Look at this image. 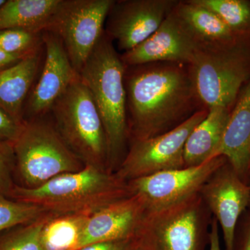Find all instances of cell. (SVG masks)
Wrapping results in <instances>:
<instances>
[{
	"instance_id": "obj_1",
	"label": "cell",
	"mask_w": 250,
	"mask_h": 250,
	"mask_svg": "<svg viewBox=\"0 0 250 250\" xmlns=\"http://www.w3.org/2000/svg\"><path fill=\"white\" fill-rule=\"evenodd\" d=\"M124 82L131 142L168 132L197 112L208 109L187 64L155 62L126 66Z\"/></svg>"
},
{
	"instance_id": "obj_2",
	"label": "cell",
	"mask_w": 250,
	"mask_h": 250,
	"mask_svg": "<svg viewBox=\"0 0 250 250\" xmlns=\"http://www.w3.org/2000/svg\"><path fill=\"white\" fill-rule=\"evenodd\" d=\"M129 195L127 182L115 172L85 166L78 172L62 174L34 188L16 184L10 199L38 206L54 214L91 215Z\"/></svg>"
},
{
	"instance_id": "obj_3",
	"label": "cell",
	"mask_w": 250,
	"mask_h": 250,
	"mask_svg": "<svg viewBox=\"0 0 250 250\" xmlns=\"http://www.w3.org/2000/svg\"><path fill=\"white\" fill-rule=\"evenodd\" d=\"M125 69L121 54L104 31L79 72L103 121L107 140L110 167L121 161L122 155L124 158L125 146L129 139Z\"/></svg>"
},
{
	"instance_id": "obj_4",
	"label": "cell",
	"mask_w": 250,
	"mask_h": 250,
	"mask_svg": "<svg viewBox=\"0 0 250 250\" xmlns=\"http://www.w3.org/2000/svg\"><path fill=\"white\" fill-rule=\"evenodd\" d=\"M189 66L206 107L232 109L240 90L250 80V36L201 42Z\"/></svg>"
},
{
	"instance_id": "obj_5",
	"label": "cell",
	"mask_w": 250,
	"mask_h": 250,
	"mask_svg": "<svg viewBox=\"0 0 250 250\" xmlns=\"http://www.w3.org/2000/svg\"><path fill=\"white\" fill-rule=\"evenodd\" d=\"M54 127L85 166L108 170L109 156L101 117L80 75L51 108Z\"/></svg>"
},
{
	"instance_id": "obj_6",
	"label": "cell",
	"mask_w": 250,
	"mask_h": 250,
	"mask_svg": "<svg viewBox=\"0 0 250 250\" xmlns=\"http://www.w3.org/2000/svg\"><path fill=\"white\" fill-rule=\"evenodd\" d=\"M14 149L22 187L29 188L41 187L62 174L78 172L85 166L54 125L39 118L24 122Z\"/></svg>"
},
{
	"instance_id": "obj_7",
	"label": "cell",
	"mask_w": 250,
	"mask_h": 250,
	"mask_svg": "<svg viewBox=\"0 0 250 250\" xmlns=\"http://www.w3.org/2000/svg\"><path fill=\"white\" fill-rule=\"evenodd\" d=\"M213 215L200 192L149 212L141 236L148 250H205Z\"/></svg>"
},
{
	"instance_id": "obj_8",
	"label": "cell",
	"mask_w": 250,
	"mask_h": 250,
	"mask_svg": "<svg viewBox=\"0 0 250 250\" xmlns=\"http://www.w3.org/2000/svg\"><path fill=\"white\" fill-rule=\"evenodd\" d=\"M114 0H61L47 30L62 41L77 72L84 65L105 31Z\"/></svg>"
},
{
	"instance_id": "obj_9",
	"label": "cell",
	"mask_w": 250,
	"mask_h": 250,
	"mask_svg": "<svg viewBox=\"0 0 250 250\" xmlns=\"http://www.w3.org/2000/svg\"><path fill=\"white\" fill-rule=\"evenodd\" d=\"M208 110L197 112L168 132L150 139L131 141L115 172L117 177L128 182L163 171L185 167L184 147L188 138L205 119Z\"/></svg>"
},
{
	"instance_id": "obj_10",
	"label": "cell",
	"mask_w": 250,
	"mask_h": 250,
	"mask_svg": "<svg viewBox=\"0 0 250 250\" xmlns=\"http://www.w3.org/2000/svg\"><path fill=\"white\" fill-rule=\"evenodd\" d=\"M226 158L218 155L203 164L177 170L163 171L127 182L131 195H137L152 212L182 201L200 191Z\"/></svg>"
},
{
	"instance_id": "obj_11",
	"label": "cell",
	"mask_w": 250,
	"mask_h": 250,
	"mask_svg": "<svg viewBox=\"0 0 250 250\" xmlns=\"http://www.w3.org/2000/svg\"><path fill=\"white\" fill-rule=\"evenodd\" d=\"M179 1L114 0L106 18L105 32L124 53L152 35Z\"/></svg>"
},
{
	"instance_id": "obj_12",
	"label": "cell",
	"mask_w": 250,
	"mask_h": 250,
	"mask_svg": "<svg viewBox=\"0 0 250 250\" xmlns=\"http://www.w3.org/2000/svg\"><path fill=\"white\" fill-rule=\"evenodd\" d=\"M200 194L223 235L225 250H235L237 226L250 203V189L227 161L204 184Z\"/></svg>"
},
{
	"instance_id": "obj_13",
	"label": "cell",
	"mask_w": 250,
	"mask_h": 250,
	"mask_svg": "<svg viewBox=\"0 0 250 250\" xmlns=\"http://www.w3.org/2000/svg\"><path fill=\"white\" fill-rule=\"evenodd\" d=\"M200 43L174 7L152 35L134 48L121 54V59L126 66L155 62L189 65Z\"/></svg>"
},
{
	"instance_id": "obj_14",
	"label": "cell",
	"mask_w": 250,
	"mask_h": 250,
	"mask_svg": "<svg viewBox=\"0 0 250 250\" xmlns=\"http://www.w3.org/2000/svg\"><path fill=\"white\" fill-rule=\"evenodd\" d=\"M148 213L137 195L112 202L90 215L78 250L95 243L139 237Z\"/></svg>"
},
{
	"instance_id": "obj_15",
	"label": "cell",
	"mask_w": 250,
	"mask_h": 250,
	"mask_svg": "<svg viewBox=\"0 0 250 250\" xmlns=\"http://www.w3.org/2000/svg\"><path fill=\"white\" fill-rule=\"evenodd\" d=\"M42 38L45 48V62L28 105L31 116L37 118L50 111L59 97L79 77L58 36L45 31Z\"/></svg>"
},
{
	"instance_id": "obj_16",
	"label": "cell",
	"mask_w": 250,
	"mask_h": 250,
	"mask_svg": "<svg viewBox=\"0 0 250 250\" xmlns=\"http://www.w3.org/2000/svg\"><path fill=\"white\" fill-rule=\"evenodd\" d=\"M218 155L246 180L250 170V80L237 96Z\"/></svg>"
},
{
	"instance_id": "obj_17",
	"label": "cell",
	"mask_w": 250,
	"mask_h": 250,
	"mask_svg": "<svg viewBox=\"0 0 250 250\" xmlns=\"http://www.w3.org/2000/svg\"><path fill=\"white\" fill-rule=\"evenodd\" d=\"M231 110L223 106L209 108L188 138L184 147L185 167L200 165L218 155Z\"/></svg>"
},
{
	"instance_id": "obj_18",
	"label": "cell",
	"mask_w": 250,
	"mask_h": 250,
	"mask_svg": "<svg viewBox=\"0 0 250 250\" xmlns=\"http://www.w3.org/2000/svg\"><path fill=\"white\" fill-rule=\"evenodd\" d=\"M41 59L39 49L0 70V109L18 122H24L23 104L35 80Z\"/></svg>"
},
{
	"instance_id": "obj_19",
	"label": "cell",
	"mask_w": 250,
	"mask_h": 250,
	"mask_svg": "<svg viewBox=\"0 0 250 250\" xmlns=\"http://www.w3.org/2000/svg\"><path fill=\"white\" fill-rule=\"evenodd\" d=\"M61 0H9L0 7V30H47Z\"/></svg>"
},
{
	"instance_id": "obj_20",
	"label": "cell",
	"mask_w": 250,
	"mask_h": 250,
	"mask_svg": "<svg viewBox=\"0 0 250 250\" xmlns=\"http://www.w3.org/2000/svg\"><path fill=\"white\" fill-rule=\"evenodd\" d=\"M175 11L200 42L229 40L238 36L215 13L195 0H179Z\"/></svg>"
},
{
	"instance_id": "obj_21",
	"label": "cell",
	"mask_w": 250,
	"mask_h": 250,
	"mask_svg": "<svg viewBox=\"0 0 250 250\" xmlns=\"http://www.w3.org/2000/svg\"><path fill=\"white\" fill-rule=\"evenodd\" d=\"M90 215L51 213L42 228L44 250H77Z\"/></svg>"
},
{
	"instance_id": "obj_22",
	"label": "cell",
	"mask_w": 250,
	"mask_h": 250,
	"mask_svg": "<svg viewBox=\"0 0 250 250\" xmlns=\"http://www.w3.org/2000/svg\"><path fill=\"white\" fill-rule=\"evenodd\" d=\"M215 13L233 34L250 36V0H195Z\"/></svg>"
},
{
	"instance_id": "obj_23",
	"label": "cell",
	"mask_w": 250,
	"mask_h": 250,
	"mask_svg": "<svg viewBox=\"0 0 250 250\" xmlns=\"http://www.w3.org/2000/svg\"><path fill=\"white\" fill-rule=\"evenodd\" d=\"M50 214L10 229L0 238V250H44L41 233Z\"/></svg>"
},
{
	"instance_id": "obj_24",
	"label": "cell",
	"mask_w": 250,
	"mask_h": 250,
	"mask_svg": "<svg viewBox=\"0 0 250 250\" xmlns=\"http://www.w3.org/2000/svg\"><path fill=\"white\" fill-rule=\"evenodd\" d=\"M47 213L38 206L0 197V232L31 223Z\"/></svg>"
},
{
	"instance_id": "obj_25",
	"label": "cell",
	"mask_w": 250,
	"mask_h": 250,
	"mask_svg": "<svg viewBox=\"0 0 250 250\" xmlns=\"http://www.w3.org/2000/svg\"><path fill=\"white\" fill-rule=\"evenodd\" d=\"M42 33H34L23 29L0 30V49L14 55H29L40 49Z\"/></svg>"
},
{
	"instance_id": "obj_26",
	"label": "cell",
	"mask_w": 250,
	"mask_h": 250,
	"mask_svg": "<svg viewBox=\"0 0 250 250\" xmlns=\"http://www.w3.org/2000/svg\"><path fill=\"white\" fill-rule=\"evenodd\" d=\"M16 169L14 144L0 141V197L10 198L16 184L13 172Z\"/></svg>"
},
{
	"instance_id": "obj_27",
	"label": "cell",
	"mask_w": 250,
	"mask_h": 250,
	"mask_svg": "<svg viewBox=\"0 0 250 250\" xmlns=\"http://www.w3.org/2000/svg\"><path fill=\"white\" fill-rule=\"evenodd\" d=\"M78 250H148L141 236L129 239L103 242L90 245Z\"/></svg>"
},
{
	"instance_id": "obj_28",
	"label": "cell",
	"mask_w": 250,
	"mask_h": 250,
	"mask_svg": "<svg viewBox=\"0 0 250 250\" xmlns=\"http://www.w3.org/2000/svg\"><path fill=\"white\" fill-rule=\"evenodd\" d=\"M24 122L16 121L0 109V141L14 144L22 131Z\"/></svg>"
},
{
	"instance_id": "obj_29",
	"label": "cell",
	"mask_w": 250,
	"mask_h": 250,
	"mask_svg": "<svg viewBox=\"0 0 250 250\" xmlns=\"http://www.w3.org/2000/svg\"><path fill=\"white\" fill-rule=\"evenodd\" d=\"M235 250H250V214L245 212L237 226Z\"/></svg>"
},
{
	"instance_id": "obj_30",
	"label": "cell",
	"mask_w": 250,
	"mask_h": 250,
	"mask_svg": "<svg viewBox=\"0 0 250 250\" xmlns=\"http://www.w3.org/2000/svg\"><path fill=\"white\" fill-rule=\"evenodd\" d=\"M218 222L213 217L210 225L209 234V250H222L220 246Z\"/></svg>"
},
{
	"instance_id": "obj_31",
	"label": "cell",
	"mask_w": 250,
	"mask_h": 250,
	"mask_svg": "<svg viewBox=\"0 0 250 250\" xmlns=\"http://www.w3.org/2000/svg\"><path fill=\"white\" fill-rule=\"evenodd\" d=\"M25 57L8 54L0 49V70L14 65Z\"/></svg>"
},
{
	"instance_id": "obj_32",
	"label": "cell",
	"mask_w": 250,
	"mask_h": 250,
	"mask_svg": "<svg viewBox=\"0 0 250 250\" xmlns=\"http://www.w3.org/2000/svg\"><path fill=\"white\" fill-rule=\"evenodd\" d=\"M245 182H246L247 185H248V187H249L250 195V170L249 173H248V176H247L246 180H245ZM246 211L248 212V213H249L250 214V198L249 205H248V209H247Z\"/></svg>"
},
{
	"instance_id": "obj_33",
	"label": "cell",
	"mask_w": 250,
	"mask_h": 250,
	"mask_svg": "<svg viewBox=\"0 0 250 250\" xmlns=\"http://www.w3.org/2000/svg\"><path fill=\"white\" fill-rule=\"evenodd\" d=\"M5 2H6L5 0H0V7H1V6H2V5L4 4Z\"/></svg>"
}]
</instances>
